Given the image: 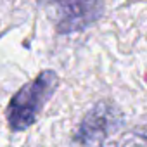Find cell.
<instances>
[{
  "label": "cell",
  "mask_w": 147,
  "mask_h": 147,
  "mask_svg": "<svg viewBox=\"0 0 147 147\" xmlns=\"http://www.w3.org/2000/svg\"><path fill=\"white\" fill-rule=\"evenodd\" d=\"M57 85H59V76L52 69L42 71L35 80L24 85L7 106L5 116H7L9 126L14 131H23L30 128L36 121L47 100L55 92Z\"/></svg>",
  "instance_id": "1"
},
{
  "label": "cell",
  "mask_w": 147,
  "mask_h": 147,
  "mask_svg": "<svg viewBox=\"0 0 147 147\" xmlns=\"http://www.w3.org/2000/svg\"><path fill=\"white\" fill-rule=\"evenodd\" d=\"M121 119L123 114L119 113L116 104H113L111 100H100L92 109H88V113L83 116L75 133V142H78L83 147L99 144L113 130L119 126Z\"/></svg>",
  "instance_id": "3"
},
{
  "label": "cell",
  "mask_w": 147,
  "mask_h": 147,
  "mask_svg": "<svg viewBox=\"0 0 147 147\" xmlns=\"http://www.w3.org/2000/svg\"><path fill=\"white\" fill-rule=\"evenodd\" d=\"M52 4L57 12L55 30L61 35H69L95 24L104 11L106 0H42Z\"/></svg>",
  "instance_id": "2"
}]
</instances>
